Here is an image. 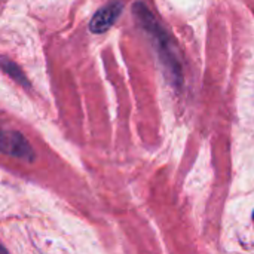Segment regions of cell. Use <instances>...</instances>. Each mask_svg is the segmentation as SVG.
<instances>
[{
	"label": "cell",
	"instance_id": "cell-3",
	"mask_svg": "<svg viewBox=\"0 0 254 254\" xmlns=\"http://www.w3.org/2000/svg\"><path fill=\"white\" fill-rule=\"evenodd\" d=\"M1 150L10 156L25 159V161H33L34 159V152L28 141L21 135L19 132L15 131H6L3 132L1 137Z\"/></svg>",
	"mask_w": 254,
	"mask_h": 254
},
{
	"label": "cell",
	"instance_id": "cell-4",
	"mask_svg": "<svg viewBox=\"0 0 254 254\" xmlns=\"http://www.w3.org/2000/svg\"><path fill=\"white\" fill-rule=\"evenodd\" d=\"M1 67H3V70H4L13 80H16L19 85L28 86V82H27V79H25V74L21 71V68H19L15 63L7 61L6 58H3V60H1Z\"/></svg>",
	"mask_w": 254,
	"mask_h": 254
},
{
	"label": "cell",
	"instance_id": "cell-2",
	"mask_svg": "<svg viewBox=\"0 0 254 254\" xmlns=\"http://www.w3.org/2000/svg\"><path fill=\"white\" fill-rule=\"evenodd\" d=\"M124 4L119 0H113L109 1L107 4L101 6L92 16L91 22H89V30L95 34H101L104 31H107L119 18V15L122 13Z\"/></svg>",
	"mask_w": 254,
	"mask_h": 254
},
{
	"label": "cell",
	"instance_id": "cell-1",
	"mask_svg": "<svg viewBox=\"0 0 254 254\" xmlns=\"http://www.w3.org/2000/svg\"><path fill=\"white\" fill-rule=\"evenodd\" d=\"M134 12H135L137 19L140 21L141 27H144V30L150 34V37L156 43L159 58L162 60L164 65L167 67V71L170 74V79L173 80V83L176 86H180L182 85V80H183L180 63L177 60V54L174 52V49L171 46V42H170L165 30L156 21V18L152 15V12L144 6V3H137L135 7H134Z\"/></svg>",
	"mask_w": 254,
	"mask_h": 254
},
{
	"label": "cell",
	"instance_id": "cell-5",
	"mask_svg": "<svg viewBox=\"0 0 254 254\" xmlns=\"http://www.w3.org/2000/svg\"><path fill=\"white\" fill-rule=\"evenodd\" d=\"M253 222H254V213H253Z\"/></svg>",
	"mask_w": 254,
	"mask_h": 254
}]
</instances>
